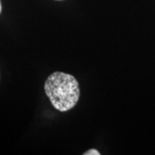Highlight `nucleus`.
Here are the masks:
<instances>
[{
  "label": "nucleus",
  "instance_id": "obj_1",
  "mask_svg": "<svg viewBox=\"0 0 155 155\" xmlns=\"http://www.w3.org/2000/svg\"><path fill=\"white\" fill-rule=\"evenodd\" d=\"M45 92L57 110H70L79 98V86L77 79L71 74L55 72L45 82Z\"/></svg>",
  "mask_w": 155,
  "mask_h": 155
},
{
  "label": "nucleus",
  "instance_id": "obj_4",
  "mask_svg": "<svg viewBox=\"0 0 155 155\" xmlns=\"http://www.w3.org/2000/svg\"><path fill=\"white\" fill-rule=\"evenodd\" d=\"M57 1H61V0H57Z\"/></svg>",
  "mask_w": 155,
  "mask_h": 155
},
{
  "label": "nucleus",
  "instance_id": "obj_2",
  "mask_svg": "<svg viewBox=\"0 0 155 155\" xmlns=\"http://www.w3.org/2000/svg\"><path fill=\"white\" fill-rule=\"evenodd\" d=\"M84 155H100V153L96 149H91L84 153Z\"/></svg>",
  "mask_w": 155,
  "mask_h": 155
},
{
  "label": "nucleus",
  "instance_id": "obj_3",
  "mask_svg": "<svg viewBox=\"0 0 155 155\" xmlns=\"http://www.w3.org/2000/svg\"><path fill=\"white\" fill-rule=\"evenodd\" d=\"M2 11V5H1V1H0V13Z\"/></svg>",
  "mask_w": 155,
  "mask_h": 155
}]
</instances>
